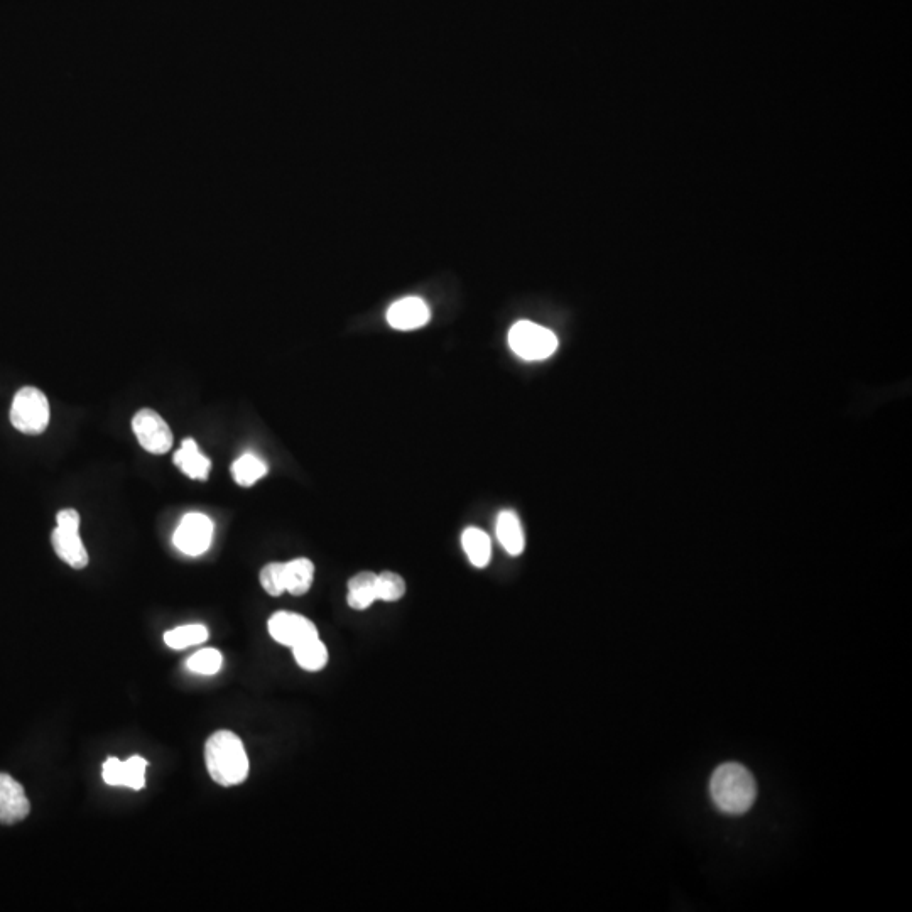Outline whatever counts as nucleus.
Listing matches in <instances>:
<instances>
[{"mask_svg":"<svg viewBox=\"0 0 912 912\" xmlns=\"http://www.w3.org/2000/svg\"><path fill=\"white\" fill-rule=\"evenodd\" d=\"M51 409L48 397L38 387H22L12 401L11 423L24 435H41L49 426Z\"/></svg>","mask_w":912,"mask_h":912,"instance_id":"obj_3","label":"nucleus"},{"mask_svg":"<svg viewBox=\"0 0 912 912\" xmlns=\"http://www.w3.org/2000/svg\"><path fill=\"white\" fill-rule=\"evenodd\" d=\"M406 593V581L401 575L384 571L377 575V600L382 602H397Z\"/></svg>","mask_w":912,"mask_h":912,"instance_id":"obj_21","label":"nucleus"},{"mask_svg":"<svg viewBox=\"0 0 912 912\" xmlns=\"http://www.w3.org/2000/svg\"><path fill=\"white\" fill-rule=\"evenodd\" d=\"M313 580H315V565L310 560L298 558V560L284 563V585H286V592L291 595L299 597V595L310 592Z\"/></svg>","mask_w":912,"mask_h":912,"instance_id":"obj_15","label":"nucleus"},{"mask_svg":"<svg viewBox=\"0 0 912 912\" xmlns=\"http://www.w3.org/2000/svg\"><path fill=\"white\" fill-rule=\"evenodd\" d=\"M710 793L713 803L723 813L744 815L757 798V784L749 769L730 762L713 772Z\"/></svg>","mask_w":912,"mask_h":912,"instance_id":"obj_2","label":"nucleus"},{"mask_svg":"<svg viewBox=\"0 0 912 912\" xmlns=\"http://www.w3.org/2000/svg\"><path fill=\"white\" fill-rule=\"evenodd\" d=\"M55 531L51 534V543L61 560L75 570H83L90 561L88 551L80 538V514L75 509H63L56 516Z\"/></svg>","mask_w":912,"mask_h":912,"instance_id":"obj_4","label":"nucleus"},{"mask_svg":"<svg viewBox=\"0 0 912 912\" xmlns=\"http://www.w3.org/2000/svg\"><path fill=\"white\" fill-rule=\"evenodd\" d=\"M174 465L193 480H207L212 462L203 455L195 440L183 441L180 450L174 453Z\"/></svg>","mask_w":912,"mask_h":912,"instance_id":"obj_12","label":"nucleus"},{"mask_svg":"<svg viewBox=\"0 0 912 912\" xmlns=\"http://www.w3.org/2000/svg\"><path fill=\"white\" fill-rule=\"evenodd\" d=\"M293 656L299 668L304 669V671H310V673L321 671L328 664V649H326L320 637H315V639H310V641L293 647Z\"/></svg>","mask_w":912,"mask_h":912,"instance_id":"obj_17","label":"nucleus"},{"mask_svg":"<svg viewBox=\"0 0 912 912\" xmlns=\"http://www.w3.org/2000/svg\"><path fill=\"white\" fill-rule=\"evenodd\" d=\"M208 636H210V632L205 625H181L176 629L168 630L164 634V642L174 651H181L186 647L200 646L203 642H207Z\"/></svg>","mask_w":912,"mask_h":912,"instance_id":"obj_18","label":"nucleus"},{"mask_svg":"<svg viewBox=\"0 0 912 912\" xmlns=\"http://www.w3.org/2000/svg\"><path fill=\"white\" fill-rule=\"evenodd\" d=\"M29 811L31 804L21 784L9 774H0V823H19L29 815Z\"/></svg>","mask_w":912,"mask_h":912,"instance_id":"obj_10","label":"nucleus"},{"mask_svg":"<svg viewBox=\"0 0 912 912\" xmlns=\"http://www.w3.org/2000/svg\"><path fill=\"white\" fill-rule=\"evenodd\" d=\"M495 532H497L500 546L511 556H519L526 548V538H524L522 524L516 512H500L499 517H497Z\"/></svg>","mask_w":912,"mask_h":912,"instance_id":"obj_13","label":"nucleus"},{"mask_svg":"<svg viewBox=\"0 0 912 912\" xmlns=\"http://www.w3.org/2000/svg\"><path fill=\"white\" fill-rule=\"evenodd\" d=\"M132 429L139 445L152 455H164L173 446V431L161 414L152 409L137 411L132 419Z\"/></svg>","mask_w":912,"mask_h":912,"instance_id":"obj_6","label":"nucleus"},{"mask_svg":"<svg viewBox=\"0 0 912 912\" xmlns=\"http://www.w3.org/2000/svg\"><path fill=\"white\" fill-rule=\"evenodd\" d=\"M347 602L353 610H367L377 602V575L372 571H362L348 581Z\"/></svg>","mask_w":912,"mask_h":912,"instance_id":"obj_14","label":"nucleus"},{"mask_svg":"<svg viewBox=\"0 0 912 912\" xmlns=\"http://www.w3.org/2000/svg\"><path fill=\"white\" fill-rule=\"evenodd\" d=\"M261 585L271 597H281L286 592L284 563H269L261 571Z\"/></svg>","mask_w":912,"mask_h":912,"instance_id":"obj_22","label":"nucleus"},{"mask_svg":"<svg viewBox=\"0 0 912 912\" xmlns=\"http://www.w3.org/2000/svg\"><path fill=\"white\" fill-rule=\"evenodd\" d=\"M147 760L141 755H132L129 760L109 757L105 760L102 777L109 786H124L134 791L146 788Z\"/></svg>","mask_w":912,"mask_h":912,"instance_id":"obj_9","label":"nucleus"},{"mask_svg":"<svg viewBox=\"0 0 912 912\" xmlns=\"http://www.w3.org/2000/svg\"><path fill=\"white\" fill-rule=\"evenodd\" d=\"M222 664V652L218 651V649H213V647H207V649L195 652L186 661V666H188L190 671L196 674H205V676L217 674L222 669Z\"/></svg>","mask_w":912,"mask_h":912,"instance_id":"obj_20","label":"nucleus"},{"mask_svg":"<svg viewBox=\"0 0 912 912\" xmlns=\"http://www.w3.org/2000/svg\"><path fill=\"white\" fill-rule=\"evenodd\" d=\"M213 522L210 517L198 512L186 514L174 532L173 543L181 553L200 556L212 546Z\"/></svg>","mask_w":912,"mask_h":912,"instance_id":"obj_7","label":"nucleus"},{"mask_svg":"<svg viewBox=\"0 0 912 912\" xmlns=\"http://www.w3.org/2000/svg\"><path fill=\"white\" fill-rule=\"evenodd\" d=\"M267 475V465L259 456L247 455L240 456L232 465V477L237 484L242 487H252L259 482L262 477Z\"/></svg>","mask_w":912,"mask_h":912,"instance_id":"obj_19","label":"nucleus"},{"mask_svg":"<svg viewBox=\"0 0 912 912\" xmlns=\"http://www.w3.org/2000/svg\"><path fill=\"white\" fill-rule=\"evenodd\" d=\"M205 764L213 781L223 786H239L249 776V755L244 744L230 730H218L205 745Z\"/></svg>","mask_w":912,"mask_h":912,"instance_id":"obj_1","label":"nucleus"},{"mask_svg":"<svg viewBox=\"0 0 912 912\" xmlns=\"http://www.w3.org/2000/svg\"><path fill=\"white\" fill-rule=\"evenodd\" d=\"M462 546L473 566L485 568L489 565L492 558V543L487 532L478 527H468L462 534Z\"/></svg>","mask_w":912,"mask_h":912,"instance_id":"obj_16","label":"nucleus"},{"mask_svg":"<svg viewBox=\"0 0 912 912\" xmlns=\"http://www.w3.org/2000/svg\"><path fill=\"white\" fill-rule=\"evenodd\" d=\"M509 345L517 357L538 362L549 359L556 352L558 338L548 328L532 321H517L509 332Z\"/></svg>","mask_w":912,"mask_h":912,"instance_id":"obj_5","label":"nucleus"},{"mask_svg":"<svg viewBox=\"0 0 912 912\" xmlns=\"http://www.w3.org/2000/svg\"><path fill=\"white\" fill-rule=\"evenodd\" d=\"M429 318H431V311H429L428 304L416 296L399 299L387 311V323L394 330H401V332L421 328L428 323Z\"/></svg>","mask_w":912,"mask_h":912,"instance_id":"obj_11","label":"nucleus"},{"mask_svg":"<svg viewBox=\"0 0 912 912\" xmlns=\"http://www.w3.org/2000/svg\"><path fill=\"white\" fill-rule=\"evenodd\" d=\"M267 629L274 641L293 647L303 644V642L320 637L316 625L310 619L303 615L293 614V612H277L272 615L267 622Z\"/></svg>","mask_w":912,"mask_h":912,"instance_id":"obj_8","label":"nucleus"}]
</instances>
